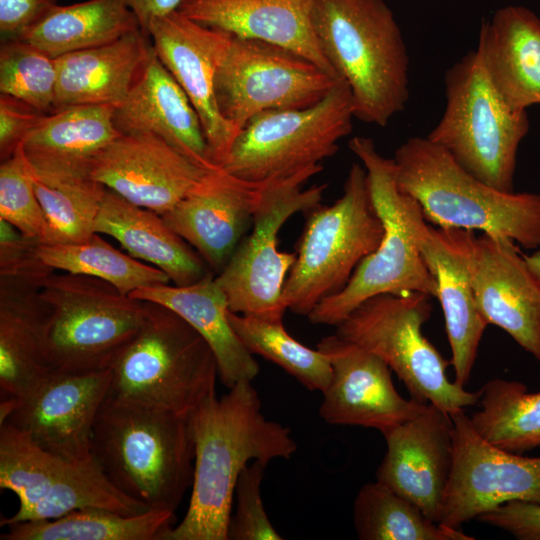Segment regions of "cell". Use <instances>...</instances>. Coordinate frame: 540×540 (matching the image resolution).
I'll list each match as a JSON object with an SVG mask.
<instances>
[{
    "instance_id": "obj_46",
    "label": "cell",
    "mask_w": 540,
    "mask_h": 540,
    "mask_svg": "<svg viewBox=\"0 0 540 540\" xmlns=\"http://www.w3.org/2000/svg\"><path fill=\"white\" fill-rule=\"evenodd\" d=\"M526 263L540 284V247L530 255L524 254Z\"/></svg>"
},
{
    "instance_id": "obj_34",
    "label": "cell",
    "mask_w": 540,
    "mask_h": 540,
    "mask_svg": "<svg viewBox=\"0 0 540 540\" xmlns=\"http://www.w3.org/2000/svg\"><path fill=\"white\" fill-rule=\"evenodd\" d=\"M480 391L481 409L470 417L479 435L517 454L540 447V392L500 378L489 380Z\"/></svg>"
},
{
    "instance_id": "obj_13",
    "label": "cell",
    "mask_w": 540,
    "mask_h": 540,
    "mask_svg": "<svg viewBox=\"0 0 540 540\" xmlns=\"http://www.w3.org/2000/svg\"><path fill=\"white\" fill-rule=\"evenodd\" d=\"M0 487L19 500L18 510L2 518L1 526L55 519L85 508L125 515L152 510L116 488L94 456L87 461L56 456L8 424L0 425Z\"/></svg>"
},
{
    "instance_id": "obj_32",
    "label": "cell",
    "mask_w": 540,
    "mask_h": 540,
    "mask_svg": "<svg viewBox=\"0 0 540 540\" xmlns=\"http://www.w3.org/2000/svg\"><path fill=\"white\" fill-rule=\"evenodd\" d=\"M138 28L136 16L120 0H87L57 4L18 39L57 58L112 43Z\"/></svg>"
},
{
    "instance_id": "obj_11",
    "label": "cell",
    "mask_w": 540,
    "mask_h": 540,
    "mask_svg": "<svg viewBox=\"0 0 540 540\" xmlns=\"http://www.w3.org/2000/svg\"><path fill=\"white\" fill-rule=\"evenodd\" d=\"M321 164L265 183L253 214L252 231L243 237L225 267L215 276L231 312L282 320L287 308L283 288L296 254L278 250V233L298 212L320 205L326 185L303 189Z\"/></svg>"
},
{
    "instance_id": "obj_1",
    "label": "cell",
    "mask_w": 540,
    "mask_h": 540,
    "mask_svg": "<svg viewBox=\"0 0 540 540\" xmlns=\"http://www.w3.org/2000/svg\"><path fill=\"white\" fill-rule=\"evenodd\" d=\"M194 441L191 497L182 521L160 540H227L235 485L253 460L289 459L297 450L290 429L269 420L252 381L213 394L188 416Z\"/></svg>"
},
{
    "instance_id": "obj_3",
    "label": "cell",
    "mask_w": 540,
    "mask_h": 540,
    "mask_svg": "<svg viewBox=\"0 0 540 540\" xmlns=\"http://www.w3.org/2000/svg\"><path fill=\"white\" fill-rule=\"evenodd\" d=\"M92 455L127 496L152 510L175 513L194 470L189 418L107 395L92 435Z\"/></svg>"
},
{
    "instance_id": "obj_15",
    "label": "cell",
    "mask_w": 540,
    "mask_h": 540,
    "mask_svg": "<svg viewBox=\"0 0 540 540\" xmlns=\"http://www.w3.org/2000/svg\"><path fill=\"white\" fill-rule=\"evenodd\" d=\"M110 382V368L50 371L23 396L1 400L0 425L16 428L56 456L90 460L94 424Z\"/></svg>"
},
{
    "instance_id": "obj_19",
    "label": "cell",
    "mask_w": 540,
    "mask_h": 540,
    "mask_svg": "<svg viewBox=\"0 0 540 540\" xmlns=\"http://www.w3.org/2000/svg\"><path fill=\"white\" fill-rule=\"evenodd\" d=\"M470 278L477 307L540 362V284L518 245L482 233L474 236Z\"/></svg>"
},
{
    "instance_id": "obj_16",
    "label": "cell",
    "mask_w": 540,
    "mask_h": 540,
    "mask_svg": "<svg viewBox=\"0 0 540 540\" xmlns=\"http://www.w3.org/2000/svg\"><path fill=\"white\" fill-rule=\"evenodd\" d=\"M453 423V462L439 523L459 529L505 502L540 504V457L501 449L477 433L463 411Z\"/></svg>"
},
{
    "instance_id": "obj_12",
    "label": "cell",
    "mask_w": 540,
    "mask_h": 540,
    "mask_svg": "<svg viewBox=\"0 0 540 540\" xmlns=\"http://www.w3.org/2000/svg\"><path fill=\"white\" fill-rule=\"evenodd\" d=\"M351 90L344 80L318 103L302 109L267 110L236 136L222 165L252 183L288 177L332 157L352 131Z\"/></svg>"
},
{
    "instance_id": "obj_36",
    "label": "cell",
    "mask_w": 540,
    "mask_h": 540,
    "mask_svg": "<svg viewBox=\"0 0 540 540\" xmlns=\"http://www.w3.org/2000/svg\"><path fill=\"white\" fill-rule=\"evenodd\" d=\"M37 254L55 271L102 279L129 296L138 289L170 281L163 271L116 249L98 233L79 243H38Z\"/></svg>"
},
{
    "instance_id": "obj_42",
    "label": "cell",
    "mask_w": 540,
    "mask_h": 540,
    "mask_svg": "<svg viewBox=\"0 0 540 540\" xmlns=\"http://www.w3.org/2000/svg\"><path fill=\"white\" fill-rule=\"evenodd\" d=\"M30 104L7 94L0 95V158L11 157L28 133L46 115Z\"/></svg>"
},
{
    "instance_id": "obj_38",
    "label": "cell",
    "mask_w": 540,
    "mask_h": 540,
    "mask_svg": "<svg viewBox=\"0 0 540 540\" xmlns=\"http://www.w3.org/2000/svg\"><path fill=\"white\" fill-rule=\"evenodd\" d=\"M32 176L48 225L45 244L90 239L107 188L92 178L45 182Z\"/></svg>"
},
{
    "instance_id": "obj_33",
    "label": "cell",
    "mask_w": 540,
    "mask_h": 540,
    "mask_svg": "<svg viewBox=\"0 0 540 540\" xmlns=\"http://www.w3.org/2000/svg\"><path fill=\"white\" fill-rule=\"evenodd\" d=\"M175 513L149 510L125 515L107 509H79L55 519L6 525L2 540H160Z\"/></svg>"
},
{
    "instance_id": "obj_8",
    "label": "cell",
    "mask_w": 540,
    "mask_h": 540,
    "mask_svg": "<svg viewBox=\"0 0 540 540\" xmlns=\"http://www.w3.org/2000/svg\"><path fill=\"white\" fill-rule=\"evenodd\" d=\"M296 260L283 288V302L296 314H308L340 292L361 261L376 250L384 226L369 191L363 165L353 163L343 195L330 206L306 212Z\"/></svg>"
},
{
    "instance_id": "obj_20",
    "label": "cell",
    "mask_w": 540,
    "mask_h": 540,
    "mask_svg": "<svg viewBox=\"0 0 540 540\" xmlns=\"http://www.w3.org/2000/svg\"><path fill=\"white\" fill-rule=\"evenodd\" d=\"M206 171L157 136L120 134L95 157L90 177L127 201L163 215Z\"/></svg>"
},
{
    "instance_id": "obj_39",
    "label": "cell",
    "mask_w": 540,
    "mask_h": 540,
    "mask_svg": "<svg viewBox=\"0 0 540 540\" xmlns=\"http://www.w3.org/2000/svg\"><path fill=\"white\" fill-rule=\"evenodd\" d=\"M55 58L21 39L5 40L0 48V92L23 100L44 113L54 111Z\"/></svg>"
},
{
    "instance_id": "obj_30",
    "label": "cell",
    "mask_w": 540,
    "mask_h": 540,
    "mask_svg": "<svg viewBox=\"0 0 540 540\" xmlns=\"http://www.w3.org/2000/svg\"><path fill=\"white\" fill-rule=\"evenodd\" d=\"M94 232L117 240L132 257L163 271L176 286L198 282L212 272L197 251L152 210L106 189Z\"/></svg>"
},
{
    "instance_id": "obj_9",
    "label": "cell",
    "mask_w": 540,
    "mask_h": 540,
    "mask_svg": "<svg viewBox=\"0 0 540 540\" xmlns=\"http://www.w3.org/2000/svg\"><path fill=\"white\" fill-rule=\"evenodd\" d=\"M429 300L421 292L373 296L336 326V334L383 359L412 399L451 415L478 403L481 391L448 379L451 363L422 332L432 311Z\"/></svg>"
},
{
    "instance_id": "obj_23",
    "label": "cell",
    "mask_w": 540,
    "mask_h": 540,
    "mask_svg": "<svg viewBox=\"0 0 540 540\" xmlns=\"http://www.w3.org/2000/svg\"><path fill=\"white\" fill-rule=\"evenodd\" d=\"M475 231L439 228L421 216L415 238L424 263L437 284V296L451 348L455 382L470 379L483 333L488 326L481 315L470 278V252Z\"/></svg>"
},
{
    "instance_id": "obj_18",
    "label": "cell",
    "mask_w": 540,
    "mask_h": 540,
    "mask_svg": "<svg viewBox=\"0 0 540 540\" xmlns=\"http://www.w3.org/2000/svg\"><path fill=\"white\" fill-rule=\"evenodd\" d=\"M317 349L328 355L332 367L319 407L320 417L328 424L375 428L382 433L427 406L397 392L390 367L376 354L337 334L322 338Z\"/></svg>"
},
{
    "instance_id": "obj_41",
    "label": "cell",
    "mask_w": 540,
    "mask_h": 540,
    "mask_svg": "<svg viewBox=\"0 0 540 540\" xmlns=\"http://www.w3.org/2000/svg\"><path fill=\"white\" fill-rule=\"evenodd\" d=\"M267 462L253 460L241 471L235 485L236 508L231 513L227 540H281L263 505L261 484Z\"/></svg>"
},
{
    "instance_id": "obj_26",
    "label": "cell",
    "mask_w": 540,
    "mask_h": 540,
    "mask_svg": "<svg viewBox=\"0 0 540 540\" xmlns=\"http://www.w3.org/2000/svg\"><path fill=\"white\" fill-rule=\"evenodd\" d=\"M314 0H183L178 12L235 37L296 52L340 78L325 57L312 23ZM341 79V78H340Z\"/></svg>"
},
{
    "instance_id": "obj_24",
    "label": "cell",
    "mask_w": 540,
    "mask_h": 540,
    "mask_svg": "<svg viewBox=\"0 0 540 540\" xmlns=\"http://www.w3.org/2000/svg\"><path fill=\"white\" fill-rule=\"evenodd\" d=\"M53 271L0 272L1 400L23 396L51 371L46 359L50 310L40 291Z\"/></svg>"
},
{
    "instance_id": "obj_5",
    "label": "cell",
    "mask_w": 540,
    "mask_h": 540,
    "mask_svg": "<svg viewBox=\"0 0 540 540\" xmlns=\"http://www.w3.org/2000/svg\"><path fill=\"white\" fill-rule=\"evenodd\" d=\"M145 302L140 329L110 366L108 396L188 417L216 394V357L183 318L167 307Z\"/></svg>"
},
{
    "instance_id": "obj_21",
    "label": "cell",
    "mask_w": 540,
    "mask_h": 540,
    "mask_svg": "<svg viewBox=\"0 0 540 540\" xmlns=\"http://www.w3.org/2000/svg\"><path fill=\"white\" fill-rule=\"evenodd\" d=\"M382 435L387 449L376 480L439 523L453 462L450 415L427 404L420 414Z\"/></svg>"
},
{
    "instance_id": "obj_27",
    "label": "cell",
    "mask_w": 540,
    "mask_h": 540,
    "mask_svg": "<svg viewBox=\"0 0 540 540\" xmlns=\"http://www.w3.org/2000/svg\"><path fill=\"white\" fill-rule=\"evenodd\" d=\"M111 105H73L47 113L21 144L33 175L45 182L91 178L92 162L118 135Z\"/></svg>"
},
{
    "instance_id": "obj_14",
    "label": "cell",
    "mask_w": 540,
    "mask_h": 540,
    "mask_svg": "<svg viewBox=\"0 0 540 540\" xmlns=\"http://www.w3.org/2000/svg\"><path fill=\"white\" fill-rule=\"evenodd\" d=\"M340 80L289 49L231 35L217 68L215 92L222 116L239 133L263 111L315 105Z\"/></svg>"
},
{
    "instance_id": "obj_6",
    "label": "cell",
    "mask_w": 540,
    "mask_h": 540,
    "mask_svg": "<svg viewBox=\"0 0 540 540\" xmlns=\"http://www.w3.org/2000/svg\"><path fill=\"white\" fill-rule=\"evenodd\" d=\"M348 147L366 170L384 235L376 250L357 266L346 286L308 314L313 324L337 326L357 306L379 294L421 292L437 296L436 281L423 261L415 238L416 221L424 215L420 205L399 190L394 159L381 155L371 138L353 137Z\"/></svg>"
},
{
    "instance_id": "obj_43",
    "label": "cell",
    "mask_w": 540,
    "mask_h": 540,
    "mask_svg": "<svg viewBox=\"0 0 540 540\" xmlns=\"http://www.w3.org/2000/svg\"><path fill=\"white\" fill-rule=\"evenodd\" d=\"M477 520L500 528L518 540H540V504L537 503L508 501Z\"/></svg>"
},
{
    "instance_id": "obj_10",
    "label": "cell",
    "mask_w": 540,
    "mask_h": 540,
    "mask_svg": "<svg viewBox=\"0 0 540 540\" xmlns=\"http://www.w3.org/2000/svg\"><path fill=\"white\" fill-rule=\"evenodd\" d=\"M40 293L50 310L46 359L51 371L110 368L145 318V301L88 275L53 271Z\"/></svg>"
},
{
    "instance_id": "obj_25",
    "label": "cell",
    "mask_w": 540,
    "mask_h": 540,
    "mask_svg": "<svg viewBox=\"0 0 540 540\" xmlns=\"http://www.w3.org/2000/svg\"><path fill=\"white\" fill-rule=\"evenodd\" d=\"M114 124L121 134L161 138L205 170L219 168L198 113L155 51L127 98L115 108Z\"/></svg>"
},
{
    "instance_id": "obj_31",
    "label": "cell",
    "mask_w": 540,
    "mask_h": 540,
    "mask_svg": "<svg viewBox=\"0 0 540 540\" xmlns=\"http://www.w3.org/2000/svg\"><path fill=\"white\" fill-rule=\"evenodd\" d=\"M130 296L167 307L190 324L212 349L218 375L228 389L258 375L259 364L229 322L227 298L213 272L191 285L159 284L138 289Z\"/></svg>"
},
{
    "instance_id": "obj_37",
    "label": "cell",
    "mask_w": 540,
    "mask_h": 540,
    "mask_svg": "<svg viewBox=\"0 0 540 540\" xmlns=\"http://www.w3.org/2000/svg\"><path fill=\"white\" fill-rule=\"evenodd\" d=\"M229 322L251 354L277 364L304 387L322 392L329 384L332 367L328 355L294 339L282 320H270L228 312Z\"/></svg>"
},
{
    "instance_id": "obj_7",
    "label": "cell",
    "mask_w": 540,
    "mask_h": 540,
    "mask_svg": "<svg viewBox=\"0 0 540 540\" xmlns=\"http://www.w3.org/2000/svg\"><path fill=\"white\" fill-rule=\"evenodd\" d=\"M446 105L427 135L467 172L514 192L517 152L529 131L527 110L511 108L491 85L477 50L445 73Z\"/></svg>"
},
{
    "instance_id": "obj_35",
    "label": "cell",
    "mask_w": 540,
    "mask_h": 540,
    "mask_svg": "<svg viewBox=\"0 0 540 540\" xmlns=\"http://www.w3.org/2000/svg\"><path fill=\"white\" fill-rule=\"evenodd\" d=\"M353 523L360 540L474 539L459 529L432 521L416 504L377 480L358 491Z\"/></svg>"
},
{
    "instance_id": "obj_29",
    "label": "cell",
    "mask_w": 540,
    "mask_h": 540,
    "mask_svg": "<svg viewBox=\"0 0 540 540\" xmlns=\"http://www.w3.org/2000/svg\"><path fill=\"white\" fill-rule=\"evenodd\" d=\"M483 69L501 98L515 110L540 104V18L508 5L483 21L478 46Z\"/></svg>"
},
{
    "instance_id": "obj_17",
    "label": "cell",
    "mask_w": 540,
    "mask_h": 540,
    "mask_svg": "<svg viewBox=\"0 0 540 540\" xmlns=\"http://www.w3.org/2000/svg\"><path fill=\"white\" fill-rule=\"evenodd\" d=\"M156 56L199 115L214 163L222 167L238 135L222 116L215 76L231 34L203 26L178 11L153 19L147 30Z\"/></svg>"
},
{
    "instance_id": "obj_4",
    "label": "cell",
    "mask_w": 540,
    "mask_h": 540,
    "mask_svg": "<svg viewBox=\"0 0 540 540\" xmlns=\"http://www.w3.org/2000/svg\"><path fill=\"white\" fill-rule=\"evenodd\" d=\"M400 191L439 228L481 231L518 246L540 247V193L504 192L477 179L427 137H411L395 151Z\"/></svg>"
},
{
    "instance_id": "obj_22",
    "label": "cell",
    "mask_w": 540,
    "mask_h": 540,
    "mask_svg": "<svg viewBox=\"0 0 540 540\" xmlns=\"http://www.w3.org/2000/svg\"><path fill=\"white\" fill-rule=\"evenodd\" d=\"M266 182L245 181L222 167L208 170L171 210L161 216L175 233L196 249L217 275L252 222Z\"/></svg>"
},
{
    "instance_id": "obj_45",
    "label": "cell",
    "mask_w": 540,
    "mask_h": 540,
    "mask_svg": "<svg viewBox=\"0 0 540 540\" xmlns=\"http://www.w3.org/2000/svg\"><path fill=\"white\" fill-rule=\"evenodd\" d=\"M136 16L140 28L147 32L150 22L177 11L183 0H120ZM148 33V32H147Z\"/></svg>"
},
{
    "instance_id": "obj_44",
    "label": "cell",
    "mask_w": 540,
    "mask_h": 540,
    "mask_svg": "<svg viewBox=\"0 0 540 540\" xmlns=\"http://www.w3.org/2000/svg\"><path fill=\"white\" fill-rule=\"evenodd\" d=\"M58 0H0V32L5 40L18 39L42 20Z\"/></svg>"
},
{
    "instance_id": "obj_28",
    "label": "cell",
    "mask_w": 540,
    "mask_h": 540,
    "mask_svg": "<svg viewBox=\"0 0 540 540\" xmlns=\"http://www.w3.org/2000/svg\"><path fill=\"white\" fill-rule=\"evenodd\" d=\"M153 53L149 34L138 28L112 43L55 58L54 110L73 105L118 107Z\"/></svg>"
},
{
    "instance_id": "obj_2",
    "label": "cell",
    "mask_w": 540,
    "mask_h": 540,
    "mask_svg": "<svg viewBox=\"0 0 540 540\" xmlns=\"http://www.w3.org/2000/svg\"><path fill=\"white\" fill-rule=\"evenodd\" d=\"M320 47L352 94L354 117L384 127L409 99V57L384 0H314Z\"/></svg>"
},
{
    "instance_id": "obj_40",
    "label": "cell",
    "mask_w": 540,
    "mask_h": 540,
    "mask_svg": "<svg viewBox=\"0 0 540 540\" xmlns=\"http://www.w3.org/2000/svg\"><path fill=\"white\" fill-rule=\"evenodd\" d=\"M0 219L39 243L47 241V221L21 146L0 164Z\"/></svg>"
}]
</instances>
